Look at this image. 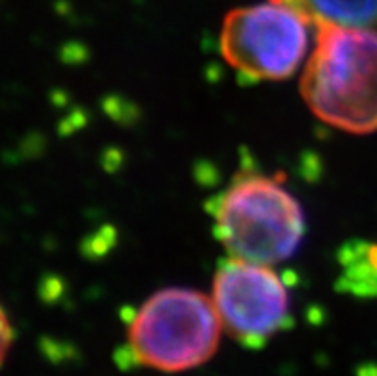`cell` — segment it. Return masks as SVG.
<instances>
[{"label":"cell","mask_w":377,"mask_h":376,"mask_svg":"<svg viewBox=\"0 0 377 376\" xmlns=\"http://www.w3.org/2000/svg\"><path fill=\"white\" fill-rule=\"evenodd\" d=\"M12 342H14V331H12V324H10V319L4 313V309L0 308V367L6 359L8 352L12 347Z\"/></svg>","instance_id":"8"},{"label":"cell","mask_w":377,"mask_h":376,"mask_svg":"<svg viewBox=\"0 0 377 376\" xmlns=\"http://www.w3.org/2000/svg\"><path fill=\"white\" fill-rule=\"evenodd\" d=\"M316 27L377 31V0H276Z\"/></svg>","instance_id":"6"},{"label":"cell","mask_w":377,"mask_h":376,"mask_svg":"<svg viewBox=\"0 0 377 376\" xmlns=\"http://www.w3.org/2000/svg\"><path fill=\"white\" fill-rule=\"evenodd\" d=\"M339 286L360 298L377 296V244L376 242H348L339 254Z\"/></svg>","instance_id":"7"},{"label":"cell","mask_w":377,"mask_h":376,"mask_svg":"<svg viewBox=\"0 0 377 376\" xmlns=\"http://www.w3.org/2000/svg\"><path fill=\"white\" fill-rule=\"evenodd\" d=\"M216 238L228 254L251 263H281L304 236V213L280 179L242 171L209 203Z\"/></svg>","instance_id":"2"},{"label":"cell","mask_w":377,"mask_h":376,"mask_svg":"<svg viewBox=\"0 0 377 376\" xmlns=\"http://www.w3.org/2000/svg\"><path fill=\"white\" fill-rule=\"evenodd\" d=\"M215 301L190 288H165L134 311L126 338L134 363L182 373L215 355L221 340Z\"/></svg>","instance_id":"3"},{"label":"cell","mask_w":377,"mask_h":376,"mask_svg":"<svg viewBox=\"0 0 377 376\" xmlns=\"http://www.w3.org/2000/svg\"><path fill=\"white\" fill-rule=\"evenodd\" d=\"M309 25L293 8L276 0L234 8L222 22L221 52L251 81H283L303 62Z\"/></svg>","instance_id":"4"},{"label":"cell","mask_w":377,"mask_h":376,"mask_svg":"<svg viewBox=\"0 0 377 376\" xmlns=\"http://www.w3.org/2000/svg\"><path fill=\"white\" fill-rule=\"evenodd\" d=\"M301 96L330 127L353 135L377 131V31L318 27L301 77Z\"/></svg>","instance_id":"1"},{"label":"cell","mask_w":377,"mask_h":376,"mask_svg":"<svg viewBox=\"0 0 377 376\" xmlns=\"http://www.w3.org/2000/svg\"><path fill=\"white\" fill-rule=\"evenodd\" d=\"M213 301L222 328L245 347H263L291 323L288 286L268 265L224 259L216 269Z\"/></svg>","instance_id":"5"}]
</instances>
